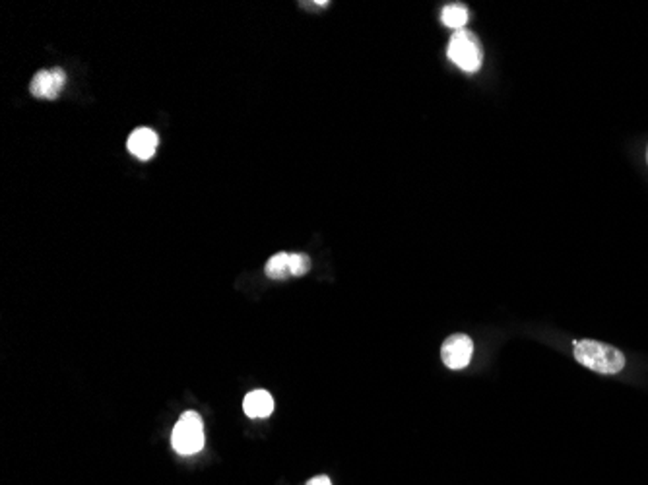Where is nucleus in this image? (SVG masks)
I'll use <instances>...</instances> for the list:
<instances>
[{
	"label": "nucleus",
	"instance_id": "6e6552de",
	"mask_svg": "<svg viewBox=\"0 0 648 485\" xmlns=\"http://www.w3.org/2000/svg\"><path fill=\"white\" fill-rule=\"evenodd\" d=\"M243 410L250 419H262L272 416L274 412V400L271 396V393H266V390H252L243 400Z\"/></svg>",
	"mask_w": 648,
	"mask_h": 485
},
{
	"label": "nucleus",
	"instance_id": "f03ea898",
	"mask_svg": "<svg viewBox=\"0 0 648 485\" xmlns=\"http://www.w3.org/2000/svg\"><path fill=\"white\" fill-rule=\"evenodd\" d=\"M173 450L181 457H193L204 448V426L197 412H185L171 433Z\"/></svg>",
	"mask_w": 648,
	"mask_h": 485
},
{
	"label": "nucleus",
	"instance_id": "20e7f679",
	"mask_svg": "<svg viewBox=\"0 0 648 485\" xmlns=\"http://www.w3.org/2000/svg\"><path fill=\"white\" fill-rule=\"evenodd\" d=\"M311 269V260L302 253H278L266 262V276L271 279H286L305 276Z\"/></svg>",
	"mask_w": 648,
	"mask_h": 485
},
{
	"label": "nucleus",
	"instance_id": "0eeeda50",
	"mask_svg": "<svg viewBox=\"0 0 648 485\" xmlns=\"http://www.w3.org/2000/svg\"><path fill=\"white\" fill-rule=\"evenodd\" d=\"M157 142H160V140H157L155 131L142 127V129H136L129 136V142H126V146H129V152L134 155V158L146 162V160L154 158V153L157 150Z\"/></svg>",
	"mask_w": 648,
	"mask_h": 485
},
{
	"label": "nucleus",
	"instance_id": "7ed1b4c3",
	"mask_svg": "<svg viewBox=\"0 0 648 485\" xmlns=\"http://www.w3.org/2000/svg\"><path fill=\"white\" fill-rule=\"evenodd\" d=\"M447 55L458 69H462L466 72H476L482 67V60H483L480 39L468 29L454 31L449 41Z\"/></svg>",
	"mask_w": 648,
	"mask_h": 485
},
{
	"label": "nucleus",
	"instance_id": "39448f33",
	"mask_svg": "<svg viewBox=\"0 0 648 485\" xmlns=\"http://www.w3.org/2000/svg\"><path fill=\"white\" fill-rule=\"evenodd\" d=\"M65 84H67V72L62 69L39 70L34 78H31L29 91L31 96L37 100H57Z\"/></svg>",
	"mask_w": 648,
	"mask_h": 485
},
{
	"label": "nucleus",
	"instance_id": "f257e3e1",
	"mask_svg": "<svg viewBox=\"0 0 648 485\" xmlns=\"http://www.w3.org/2000/svg\"><path fill=\"white\" fill-rule=\"evenodd\" d=\"M575 359L600 374H618L625 367V355L618 348L596 340H575Z\"/></svg>",
	"mask_w": 648,
	"mask_h": 485
},
{
	"label": "nucleus",
	"instance_id": "1a4fd4ad",
	"mask_svg": "<svg viewBox=\"0 0 648 485\" xmlns=\"http://www.w3.org/2000/svg\"><path fill=\"white\" fill-rule=\"evenodd\" d=\"M441 22L442 26H447L451 29H464L466 22H468V10L462 5H449L442 8L441 14Z\"/></svg>",
	"mask_w": 648,
	"mask_h": 485
},
{
	"label": "nucleus",
	"instance_id": "9b49d317",
	"mask_svg": "<svg viewBox=\"0 0 648 485\" xmlns=\"http://www.w3.org/2000/svg\"><path fill=\"white\" fill-rule=\"evenodd\" d=\"M646 162H648V148H646Z\"/></svg>",
	"mask_w": 648,
	"mask_h": 485
},
{
	"label": "nucleus",
	"instance_id": "9d476101",
	"mask_svg": "<svg viewBox=\"0 0 648 485\" xmlns=\"http://www.w3.org/2000/svg\"><path fill=\"white\" fill-rule=\"evenodd\" d=\"M305 485H332V481L326 476H317V478L309 480Z\"/></svg>",
	"mask_w": 648,
	"mask_h": 485
},
{
	"label": "nucleus",
	"instance_id": "423d86ee",
	"mask_svg": "<svg viewBox=\"0 0 648 485\" xmlns=\"http://www.w3.org/2000/svg\"><path fill=\"white\" fill-rule=\"evenodd\" d=\"M473 353V342L466 334H454L445 340L441 348L442 364L449 369H464Z\"/></svg>",
	"mask_w": 648,
	"mask_h": 485
}]
</instances>
